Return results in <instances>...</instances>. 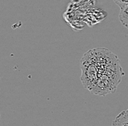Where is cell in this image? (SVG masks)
I'll return each mask as SVG.
<instances>
[{
	"mask_svg": "<svg viewBox=\"0 0 128 126\" xmlns=\"http://www.w3.org/2000/svg\"><path fill=\"white\" fill-rule=\"evenodd\" d=\"M119 20L122 25L128 29V5L120 8Z\"/></svg>",
	"mask_w": 128,
	"mask_h": 126,
	"instance_id": "3",
	"label": "cell"
},
{
	"mask_svg": "<svg viewBox=\"0 0 128 126\" xmlns=\"http://www.w3.org/2000/svg\"><path fill=\"white\" fill-rule=\"evenodd\" d=\"M112 126H128V109L120 112L113 121Z\"/></svg>",
	"mask_w": 128,
	"mask_h": 126,
	"instance_id": "2",
	"label": "cell"
},
{
	"mask_svg": "<svg viewBox=\"0 0 128 126\" xmlns=\"http://www.w3.org/2000/svg\"><path fill=\"white\" fill-rule=\"evenodd\" d=\"M114 3L118 5L120 8L128 5V0H113Z\"/></svg>",
	"mask_w": 128,
	"mask_h": 126,
	"instance_id": "4",
	"label": "cell"
},
{
	"mask_svg": "<svg viewBox=\"0 0 128 126\" xmlns=\"http://www.w3.org/2000/svg\"><path fill=\"white\" fill-rule=\"evenodd\" d=\"M80 67L82 85L98 96L114 93L124 75L118 57L104 47L88 50L81 59Z\"/></svg>",
	"mask_w": 128,
	"mask_h": 126,
	"instance_id": "1",
	"label": "cell"
}]
</instances>
